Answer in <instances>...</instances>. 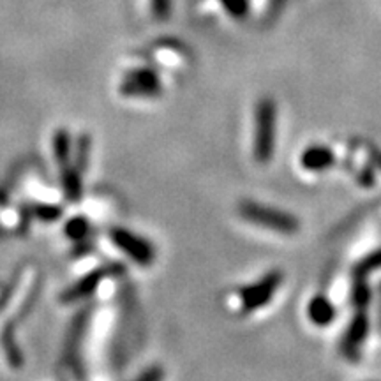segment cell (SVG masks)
Masks as SVG:
<instances>
[{
	"label": "cell",
	"mask_w": 381,
	"mask_h": 381,
	"mask_svg": "<svg viewBox=\"0 0 381 381\" xmlns=\"http://www.w3.org/2000/svg\"><path fill=\"white\" fill-rule=\"evenodd\" d=\"M278 108L272 97H261L254 110V141L252 154L259 164L271 163L275 150Z\"/></svg>",
	"instance_id": "1"
},
{
	"label": "cell",
	"mask_w": 381,
	"mask_h": 381,
	"mask_svg": "<svg viewBox=\"0 0 381 381\" xmlns=\"http://www.w3.org/2000/svg\"><path fill=\"white\" fill-rule=\"evenodd\" d=\"M238 215L245 219L251 224H258L266 230H272L275 233L293 235L299 231L300 224L292 214L279 208L268 207V205L256 203V201L244 200L238 205Z\"/></svg>",
	"instance_id": "2"
},
{
	"label": "cell",
	"mask_w": 381,
	"mask_h": 381,
	"mask_svg": "<svg viewBox=\"0 0 381 381\" xmlns=\"http://www.w3.org/2000/svg\"><path fill=\"white\" fill-rule=\"evenodd\" d=\"M110 240L120 252H124L127 258L133 259L138 265L147 266L150 263H154V259H156V249H154V245L145 237H141V235L134 233L131 230H126V228H120V226L113 228L110 231Z\"/></svg>",
	"instance_id": "3"
},
{
	"label": "cell",
	"mask_w": 381,
	"mask_h": 381,
	"mask_svg": "<svg viewBox=\"0 0 381 381\" xmlns=\"http://www.w3.org/2000/svg\"><path fill=\"white\" fill-rule=\"evenodd\" d=\"M282 282V274L279 271L266 274L259 281L252 285L244 286L238 289V300H240V308L244 312H254L258 309L265 308L266 303L271 302L274 293Z\"/></svg>",
	"instance_id": "4"
},
{
	"label": "cell",
	"mask_w": 381,
	"mask_h": 381,
	"mask_svg": "<svg viewBox=\"0 0 381 381\" xmlns=\"http://www.w3.org/2000/svg\"><path fill=\"white\" fill-rule=\"evenodd\" d=\"M124 271V266L120 263H111V265H103L97 266L94 271L87 272L85 275L78 279L74 285L67 286L62 293H60V302L62 303H74L80 302L83 299H89L97 288H99L101 282L106 278L111 275H117Z\"/></svg>",
	"instance_id": "5"
},
{
	"label": "cell",
	"mask_w": 381,
	"mask_h": 381,
	"mask_svg": "<svg viewBox=\"0 0 381 381\" xmlns=\"http://www.w3.org/2000/svg\"><path fill=\"white\" fill-rule=\"evenodd\" d=\"M120 94L129 97H154L161 94V80L156 71L138 67L124 74L120 82Z\"/></svg>",
	"instance_id": "6"
},
{
	"label": "cell",
	"mask_w": 381,
	"mask_h": 381,
	"mask_svg": "<svg viewBox=\"0 0 381 381\" xmlns=\"http://www.w3.org/2000/svg\"><path fill=\"white\" fill-rule=\"evenodd\" d=\"M90 312H92L90 311V308L82 309L78 315L74 316L73 322H71L69 333H67V340H66V348H64V355H66L67 362L74 367L80 366V346H82L83 333H85L87 325H89Z\"/></svg>",
	"instance_id": "7"
},
{
	"label": "cell",
	"mask_w": 381,
	"mask_h": 381,
	"mask_svg": "<svg viewBox=\"0 0 381 381\" xmlns=\"http://www.w3.org/2000/svg\"><path fill=\"white\" fill-rule=\"evenodd\" d=\"M367 332H369V319H367L366 312L360 309L355 318L352 319V323H350L345 340H343V352L350 360L359 359V348L366 339Z\"/></svg>",
	"instance_id": "8"
},
{
	"label": "cell",
	"mask_w": 381,
	"mask_h": 381,
	"mask_svg": "<svg viewBox=\"0 0 381 381\" xmlns=\"http://www.w3.org/2000/svg\"><path fill=\"white\" fill-rule=\"evenodd\" d=\"M333 163H336L333 152L329 147H323V145L308 147L302 152V157H300V164L308 171L329 170Z\"/></svg>",
	"instance_id": "9"
},
{
	"label": "cell",
	"mask_w": 381,
	"mask_h": 381,
	"mask_svg": "<svg viewBox=\"0 0 381 381\" xmlns=\"http://www.w3.org/2000/svg\"><path fill=\"white\" fill-rule=\"evenodd\" d=\"M82 171L74 164L60 168V180H62L64 196L71 203H78L80 198L83 194V182H82Z\"/></svg>",
	"instance_id": "10"
},
{
	"label": "cell",
	"mask_w": 381,
	"mask_h": 381,
	"mask_svg": "<svg viewBox=\"0 0 381 381\" xmlns=\"http://www.w3.org/2000/svg\"><path fill=\"white\" fill-rule=\"evenodd\" d=\"M308 316L316 326H326L336 318V308L326 296L316 295L308 305Z\"/></svg>",
	"instance_id": "11"
},
{
	"label": "cell",
	"mask_w": 381,
	"mask_h": 381,
	"mask_svg": "<svg viewBox=\"0 0 381 381\" xmlns=\"http://www.w3.org/2000/svg\"><path fill=\"white\" fill-rule=\"evenodd\" d=\"M52 148H53V157H55L59 168L69 166L73 164V150L74 145L71 140V134L67 129H57L53 133L52 140Z\"/></svg>",
	"instance_id": "12"
},
{
	"label": "cell",
	"mask_w": 381,
	"mask_h": 381,
	"mask_svg": "<svg viewBox=\"0 0 381 381\" xmlns=\"http://www.w3.org/2000/svg\"><path fill=\"white\" fill-rule=\"evenodd\" d=\"M90 147H92V141H90L89 134H82L74 145L73 150V164L78 168L82 173H85L87 166H89L90 159Z\"/></svg>",
	"instance_id": "13"
},
{
	"label": "cell",
	"mask_w": 381,
	"mask_h": 381,
	"mask_svg": "<svg viewBox=\"0 0 381 381\" xmlns=\"http://www.w3.org/2000/svg\"><path fill=\"white\" fill-rule=\"evenodd\" d=\"M64 231H66L67 237L74 242H82L83 238H87L90 231V222L87 221L82 215H76V217L69 219L64 226Z\"/></svg>",
	"instance_id": "14"
},
{
	"label": "cell",
	"mask_w": 381,
	"mask_h": 381,
	"mask_svg": "<svg viewBox=\"0 0 381 381\" xmlns=\"http://www.w3.org/2000/svg\"><path fill=\"white\" fill-rule=\"evenodd\" d=\"M381 268V249L374 251L373 254H369L367 258H364L362 261L357 265L355 268V275L357 279H366L367 275L373 274L374 271Z\"/></svg>",
	"instance_id": "15"
},
{
	"label": "cell",
	"mask_w": 381,
	"mask_h": 381,
	"mask_svg": "<svg viewBox=\"0 0 381 381\" xmlns=\"http://www.w3.org/2000/svg\"><path fill=\"white\" fill-rule=\"evenodd\" d=\"M32 214L36 215L37 219H41L45 222H53L57 219H60L62 215V208L57 207V205H50V203H39L34 207Z\"/></svg>",
	"instance_id": "16"
},
{
	"label": "cell",
	"mask_w": 381,
	"mask_h": 381,
	"mask_svg": "<svg viewBox=\"0 0 381 381\" xmlns=\"http://www.w3.org/2000/svg\"><path fill=\"white\" fill-rule=\"evenodd\" d=\"M371 300V292L367 288V285L364 282V279H359L355 289H353V303H355L359 309H364L369 303Z\"/></svg>",
	"instance_id": "17"
},
{
	"label": "cell",
	"mask_w": 381,
	"mask_h": 381,
	"mask_svg": "<svg viewBox=\"0 0 381 381\" xmlns=\"http://www.w3.org/2000/svg\"><path fill=\"white\" fill-rule=\"evenodd\" d=\"M222 6L233 18H244L247 15V0H222Z\"/></svg>",
	"instance_id": "18"
},
{
	"label": "cell",
	"mask_w": 381,
	"mask_h": 381,
	"mask_svg": "<svg viewBox=\"0 0 381 381\" xmlns=\"http://www.w3.org/2000/svg\"><path fill=\"white\" fill-rule=\"evenodd\" d=\"M152 4V15L154 18L159 20V22H164L168 20L171 11V0H150Z\"/></svg>",
	"instance_id": "19"
},
{
	"label": "cell",
	"mask_w": 381,
	"mask_h": 381,
	"mask_svg": "<svg viewBox=\"0 0 381 381\" xmlns=\"http://www.w3.org/2000/svg\"><path fill=\"white\" fill-rule=\"evenodd\" d=\"M138 378L140 380H159V378H163V371H161V367H150V369L141 373Z\"/></svg>",
	"instance_id": "20"
}]
</instances>
